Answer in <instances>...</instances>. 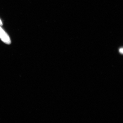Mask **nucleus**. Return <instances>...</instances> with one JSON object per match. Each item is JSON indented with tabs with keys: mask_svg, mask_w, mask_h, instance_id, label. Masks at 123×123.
<instances>
[{
	"mask_svg": "<svg viewBox=\"0 0 123 123\" xmlns=\"http://www.w3.org/2000/svg\"><path fill=\"white\" fill-rule=\"evenodd\" d=\"M0 38L3 42L7 44L11 43L10 38L8 35L0 26Z\"/></svg>",
	"mask_w": 123,
	"mask_h": 123,
	"instance_id": "f257e3e1",
	"label": "nucleus"
},
{
	"mask_svg": "<svg viewBox=\"0 0 123 123\" xmlns=\"http://www.w3.org/2000/svg\"><path fill=\"white\" fill-rule=\"evenodd\" d=\"M119 52L121 54H123V48H121L119 49Z\"/></svg>",
	"mask_w": 123,
	"mask_h": 123,
	"instance_id": "f03ea898",
	"label": "nucleus"
},
{
	"mask_svg": "<svg viewBox=\"0 0 123 123\" xmlns=\"http://www.w3.org/2000/svg\"><path fill=\"white\" fill-rule=\"evenodd\" d=\"M3 25L2 22H1V20L0 19V25Z\"/></svg>",
	"mask_w": 123,
	"mask_h": 123,
	"instance_id": "7ed1b4c3",
	"label": "nucleus"
}]
</instances>
